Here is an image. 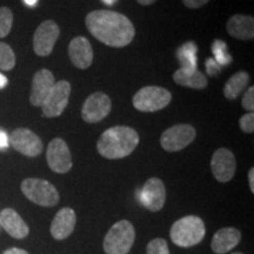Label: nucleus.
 <instances>
[{
	"instance_id": "1",
	"label": "nucleus",
	"mask_w": 254,
	"mask_h": 254,
	"mask_svg": "<svg viewBox=\"0 0 254 254\" xmlns=\"http://www.w3.org/2000/svg\"><path fill=\"white\" fill-rule=\"evenodd\" d=\"M85 25L95 39L116 49L129 45L135 36L132 21L126 15L110 9L90 12L85 18Z\"/></svg>"
},
{
	"instance_id": "2",
	"label": "nucleus",
	"mask_w": 254,
	"mask_h": 254,
	"mask_svg": "<svg viewBox=\"0 0 254 254\" xmlns=\"http://www.w3.org/2000/svg\"><path fill=\"white\" fill-rule=\"evenodd\" d=\"M139 144V134L128 126H113L100 135L97 150L101 157L116 160L127 157Z\"/></svg>"
},
{
	"instance_id": "3",
	"label": "nucleus",
	"mask_w": 254,
	"mask_h": 254,
	"mask_svg": "<svg viewBox=\"0 0 254 254\" xmlns=\"http://www.w3.org/2000/svg\"><path fill=\"white\" fill-rule=\"evenodd\" d=\"M205 233L206 228L202 219L196 215H187L174 222L171 227L170 237L174 245L187 249L201 243Z\"/></svg>"
},
{
	"instance_id": "4",
	"label": "nucleus",
	"mask_w": 254,
	"mask_h": 254,
	"mask_svg": "<svg viewBox=\"0 0 254 254\" xmlns=\"http://www.w3.org/2000/svg\"><path fill=\"white\" fill-rule=\"evenodd\" d=\"M135 240V230L131 221L120 220L113 225L104 239L106 254H128Z\"/></svg>"
},
{
	"instance_id": "5",
	"label": "nucleus",
	"mask_w": 254,
	"mask_h": 254,
	"mask_svg": "<svg viewBox=\"0 0 254 254\" xmlns=\"http://www.w3.org/2000/svg\"><path fill=\"white\" fill-rule=\"evenodd\" d=\"M21 192L33 204L53 207L59 202V192L55 185L39 178H27L20 185Z\"/></svg>"
},
{
	"instance_id": "6",
	"label": "nucleus",
	"mask_w": 254,
	"mask_h": 254,
	"mask_svg": "<svg viewBox=\"0 0 254 254\" xmlns=\"http://www.w3.org/2000/svg\"><path fill=\"white\" fill-rule=\"evenodd\" d=\"M172 100V93L164 87L146 86L133 95V106L140 112H157Z\"/></svg>"
},
{
	"instance_id": "7",
	"label": "nucleus",
	"mask_w": 254,
	"mask_h": 254,
	"mask_svg": "<svg viewBox=\"0 0 254 254\" xmlns=\"http://www.w3.org/2000/svg\"><path fill=\"white\" fill-rule=\"evenodd\" d=\"M195 128L189 124H179L167 128L160 136V145L167 152H178L194 141Z\"/></svg>"
},
{
	"instance_id": "8",
	"label": "nucleus",
	"mask_w": 254,
	"mask_h": 254,
	"mask_svg": "<svg viewBox=\"0 0 254 254\" xmlns=\"http://www.w3.org/2000/svg\"><path fill=\"white\" fill-rule=\"evenodd\" d=\"M71 95V84L67 80L56 81L50 94L41 105L43 114L46 118H57L62 116L68 105Z\"/></svg>"
},
{
	"instance_id": "9",
	"label": "nucleus",
	"mask_w": 254,
	"mask_h": 254,
	"mask_svg": "<svg viewBox=\"0 0 254 254\" xmlns=\"http://www.w3.org/2000/svg\"><path fill=\"white\" fill-rule=\"evenodd\" d=\"M60 36L59 25L53 20L43 21L33 36V50L37 56L47 57L52 53Z\"/></svg>"
},
{
	"instance_id": "10",
	"label": "nucleus",
	"mask_w": 254,
	"mask_h": 254,
	"mask_svg": "<svg viewBox=\"0 0 254 254\" xmlns=\"http://www.w3.org/2000/svg\"><path fill=\"white\" fill-rule=\"evenodd\" d=\"M47 165L53 172L65 174L72 168V155L65 140L62 138H55L50 141L46 150Z\"/></svg>"
},
{
	"instance_id": "11",
	"label": "nucleus",
	"mask_w": 254,
	"mask_h": 254,
	"mask_svg": "<svg viewBox=\"0 0 254 254\" xmlns=\"http://www.w3.org/2000/svg\"><path fill=\"white\" fill-rule=\"evenodd\" d=\"M112 109V101L104 92H94L85 100L81 109V117L88 124L99 123L106 118Z\"/></svg>"
},
{
	"instance_id": "12",
	"label": "nucleus",
	"mask_w": 254,
	"mask_h": 254,
	"mask_svg": "<svg viewBox=\"0 0 254 254\" xmlns=\"http://www.w3.org/2000/svg\"><path fill=\"white\" fill-rule=\"evenodd\" d=\"M9 144L19 153L30 158H36L40 155L44 148L43 141L39 136L31 129L24 128V127L12 132L9 136Z\"/></svg>"
},
{
	"instance_id": "13",
	"label": "nucleus",
	"mask_w": 254,
	"mask_h": 254,
	"mask_svg": "<svg viewBox=\"0 0 254 254\" xmlns=\"http://www.w3.org/2000/svg\"><path fill=\"white\" fill-rule=\"evenodd\" d=\"M211 170L219 183H228L236 174V157L228 148H218L211 159Z\"/></svg>"
},
{
	"instance_id": "14",
	"label": "nucleus",
	"mask_w": 254,
	"mask_h": 254,
	"mask_svg": "<svg viewBox=\"0 0 254 254\" xmlns=\"http://www.w3.org/2000/svg\"><path fill=\"white\" fill-rule=\"evenodd\" d=\"M140 200L144 207L148 211H160L166 201V189L163 180L155 177L150 178L142 187Z\"/></svg>"
},
{
	"instance_id": "15",
	"label": "nucleus",
	"mask_w": 254,
	"mask_h": 254,
	"mask_svg": "<svg viewBox=\"0 0 254 254\" xmlns=\"http://www.w3.org/2000/svg\"><path fill=\"white\" fill-rule=\"evenodd\" d=\"M56 79L53 73L47 68H41L36 72L32 79L30 103L33 106L39 107L50 94L52 87L55 86Z\"/></svg>"
},
{
	"instance_id": "16",
	"label": "nucleus",
	"mask_w": 254,
	"mask_h": 254,
	"mask_svg": "<svg viewBox=\"0 0 254 254\" xmlns=\"http://www.w3.org/2000/svg\"><path fill=\"white\" fill-rule=\"evenodd\" d=\"M68 57L77 68L86 69L93 63V49L86 37H75L68 44Z\"/></svg>"
},
{
	"instance_id": "17",
	"label": "nucleus",
	"mask_w": 254,
	"mask_h": 254,
	"mask_svg": "<svg viewBox=\"0 0 254 254\" xmlns=\"http://www.w3.org/2000/svg\"><path fill=\"white\" fill-rule=\"evenodd\" d=\"M77 222L75 212L69 207H64L56 214L51 224L50 232L56 240H64L73 233Z\"/></svg>"
},
{
	"instance_id": "18",
	"label": "nucleus",
	"mask_w": 254,
	"mask_h": 254,
	"mask_svg": "<svg viewBox=\"0 0 254 254\" xmlns=\"http://www.w3.org/2000/svg\"><path fill=\"white\" fill-rule=\"evenodd\" d=\"M0 227L14 239H24L30 233L26 222L13 208H5L0 212Z\"/></svg>"
},
{
	"instance_id": "19",
	"label": "nucleus",
	"mask_w": 254,
	"mask_h": 254,
	"mask_svg": "<svg viewBox=\"0 0 254 254\" xmlns=\"http://www.w3.org/2000/svg\"><path fill=\"white\" fill-rule=\"evenodd\" d=\"M241 240V233L234 227H224L215 232L212 238L211 249L215 254H225L231 252Z\"/></svg>"
},
{
	"instance_id": "20",
	"label": "nucleus",
	"mask_w": 254,
	"mask_h": 254,
	"mask_svg": "<svg viewBox=\"0 0 254 254\" xmlns=\"http://www.w3.org/2000/svg\"><path fill=\"white\" fill-rule=\"evenodd\" d=\"M227 33L238 40H252L254 38V18L252 15L234 14L228 19Z\"/></svg>"
},
{
	"instance_id": "21",
	"label": "nucleus",
	"mask_w": 254,
	"mask_h": 254,
	"mask_svg": "<svg viewBox=\"0 0 254 254\" xmlns=\"http://www.w3.org/2000/svg\"><path fill=\"white\" fill-rule=\"evenodd\" d=\"M173 80L180 86L193 88V90H204L207 87L208 80L202 72L198 68H179L174 72Z\"/></svg>"
},
{
	"instance_id": "22",
	"label": "nucleus",
	"mask_w": 254,
	"mask_h": 254,
	"mask_svg": "<svg viewBox=\"0 0 254 254\" xmlns=\"http://www.w3.org/2000/svg\"><path fill=\"white\" fill-rule=\"evenodd\" d=\"M250 75L246 71H239L228 79L224 86V95L227 100H236L249 85Z\"/></svg>"
},
{
	"instance_id": "23",
	"label": "nucleus",
	"mask_w": 254,
	"mask_h": 254,
	"mask_svg": "<svg viewBox=\"0 0 254 254\" xmlns=\"http://www.w3.org/2000/svg\"><path fill=\"white\" fill-rule=\"evenodd\" d=\"M178 58L184 68H194L195 65V46L193 43H189L182 46L178 51Z\"/></svg>"
},
{
	"instance_id": "24",
	"label": "nucleus",
	"mask_w": 254,
	"mask_h": 254,
	"mask_svg": "<svg viewBox=\"0 0 254 254\" xmlns=\"http://www.w3.org/2000/svg\"><path fill=\"white\" fill-rule=\"evenodd\" d=\"M15 66V55L8 44L0 43V69L11 71Z\"/></svg>"
},
{
	"instance_id": "25",
	"label": "nucleus",
	"mask_w": 254,
	"mask_h": 254,
	"mask_svg": "<svg viewBox=\"0 0 254 254\" xmlns=\"http://www.w3.org/2000/svg\"><path fill=\"white\" fill-rule=\"evenodd\" d=\"M13 25V13L8 7H0V39L7 37Z\"/></svg>"
},
{
	"instance_id": "26",
	"label": "nucleus",
	"mask_w": 254,
	"mask_h": 254,
	"mask_svg": "<svg viewBox=\"0 0 254 254\" xmlns=\"http://www.w3.org/2000/svg\"><path fill=\"white\" fill-rule=\"evenodd\" d=\"M146 253L147 254H170L168 245L166 240L161 239V238H155L147 244L146 247Z\"/></svg>"
},
{
	"instance_id": "27",
	"label": "nucleus",
	"mask_w": 254,
	"mask_h": 254,
	"mask_svg": "<svg viewBox=\"0 0 254 254\" xmlns=\"http://www.w3.org/2000/svg\"><path fill=\"white\" fill-rule=\"evenodd\" d=\"M212 50H213L214 56L218 60L219 65H221V64H228L230 62H232V57L227 53V47L225 45V43L215 40Z\"/></svg>"
},
{
	"instance_id": "28",
	"label": "nucleus",
	"mask_w": 254,
	"mask_h": 254,
	"mask_svg": "<svg viewBox=\"0 0 254 254\" xmlns=\"http://www.w3.org/2000/svg\"><path fill=\"white\" fill-rule=\"evenodd\" d=\"M240 129L243 132L252 134L254 132V113H246L239 120Z\"/></svg>"
},
{
	"instance_id": "29",
	"label": "nucleus",
	"mask_w": 254,
	"mask_h": 254,
	"mask_svg": "<svg viewBox=\"0 0 254 254\" xmlns=\"http://www.w3.org/2000/svg\"><path fill=\"white\" fill-rule=\"evenodd\" d=\"M241 105H243V107L247 111V112L253 113L254 111V87L253 86H251L249 90L246 91V93L244 94Z\"/></svg>"
},
{
	"instance_id": "30",
	"label": "nucleus",
	"mask_w": 254,
	"mask_h": 254,
	"mask_svg": "<svg viewBox=\"0 0 254 254\" xmlns=\"http://www.w3.org/2000/svg\"><path fill=\"white\" fill-rule=\"evenodd\" d=\"M182 1L187 8L196 9L205 6L207 2H209V0H182Z\"/></svg>"
},
{
	"instance_id": "31",
	"label": "nucleus",
	"mask_w": 254,
	"mask_h": 254,
	"mask_svg": "<svg viewBox=\"0 0 254 254\" xmlns=\"http://www.w3.org/2000/svg\"><path fill=\"white\" fill-rule=\"evenodd\" d=\"M8 145V138L5 132L0 131V148H6Z\"/></svg>"
},
{
	"instance_id": "32",
	"label": "nucleus",
	"mask_w": 254,
	"mask_h": 254,
	"mask_svg": "<svg viewBox=\"0 0 254 254\" xmlns=\"http://www.w3.org/2000/svg\"><path fill=\"white\" fill-rule=\"evenodd\" d=\"M2 254H30V253H27L25 250L17 249V247H12V249L6 250Z\"/></svg>"
},
{
	"instance_id": "33",
	"label": "nucleus",
	"mask_w": 254,
	"mask_h": 254,
	"mask_svg": "<svg viewBox=\"0 0 254 254\" xmlns=\"http://www.w3.org/2000/svg\"><path fill=\"white\" fill-rule=\"evenodd\" d=\"M249 185L251 192L254 193V168L252 167L249 172Z\"/></svg>"
},
{
	"instance_id": "34",
	"label": "nucleus",
	"mask_w": 254,
	"mask_h": 254,
	"mask_svg": "<svg viewBox=\"0 0 254 254\" xmlns=\"http://www.w3.org/2000/svg\"><path fill=\"white\" fill-rule=\"evenodd\" d=\"M6 85H7V78H6L4 74L0 73V90H2Z\"/></svg>"
},
{
	"instance_id": "35",
	"label": "nucleus",
	"mask_w": 254,
	"mask_h": 254,
	"mask_svg": "<svg viewBox=\"0 0 254 254\" xmlns=\"http://www.w3.org/2000/svg\"><path fill=\"white\" fill-rule=\"evenodd\" d=\"M136 1H138L139 4L142 5V6H150L152 4H154L157 0H136Z\"/></svg>"
},
{
	"instance_id": "36",
	"label": "nucleus",
	"mask_w": 254,
	"mask_h": 254,
	"mask_svg": "<svg viewBox=\"0 0 254 254\" xmlns=\"http://www.w3.org/2000/svg\"><path fill=\"white\" fill-rule=\"evenodd\" d=\"M103 1H105L106 4H109V5H113L114 2H116V0H103Z\"/></svg>"
},
{
	"instance_id": "37",
	"label": "nucleus",
	"mask_w": 254,
	"mask_h": 254,
	"mask_svg": "<svg viewBox=\"0 0 254 254\" xmlns=\"http://www.w3.org/2000/svg\"><path fill=\"white\" fill-rule=\"evenodd\" d=\"M232 254H244V253H240V252H237V253H232Z\"/></svg>"
},
{
	"instance_id": "38",
	"label": "nucleus",
	"mask_w": 254,
	"mask_h": 254,
	"mask_svg": "<svg viewBox=\"0 0 254 254\" xmlns=\"http://www.w3.org/2000/svg\"><path fill=\"white\" fill-rule=\"evenodd\" d=\"M38 1H39V0H38Z\"/></svg>"
}]
</instances>
